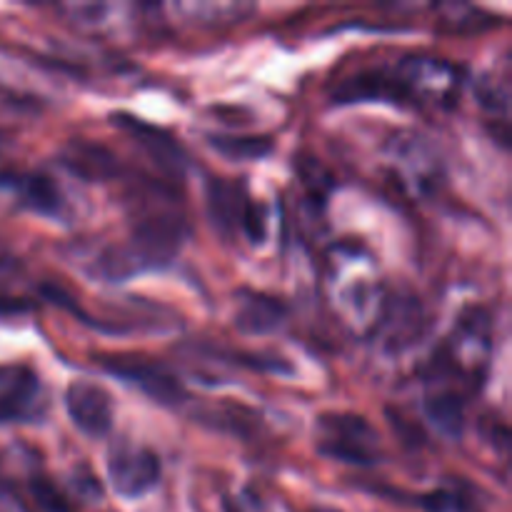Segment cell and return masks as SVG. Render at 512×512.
I'll list each match as a JSON object with an SVG mask.
<instances>
[{"instance_id": "12", "label": "cell", "mask_w": 512, "mask_h": 512, "mask_svg": "<svg viewBox=\"0 0 512 512\" xmlns=\"http://www.w3.org/2000/svg\"><path fill=\"white\" fill-rule=\"evenodd\" d=\"M285 320H288V308L278 298L255 293V290H245L233 323L238 333L260 338V335H270L283 328Z\"/></svg>"}, {"instance_id": "9", "label": "cell", "mask_w": 512, "mask_h": 512, "mask_svg": "<svg viewBox=\"0 0 512 512\" xmlns=\"http://www.w3.org/2000/svg\"><path fill=\"white\" fill-rule=\"evenodd\" d=\"M0 190L10 193L15 205L45 218H60L65 198L58 185L38 173H0Z\"/></svg>"}, {"instance_id": "20", "label": "cell", "mask_w": 512, "mask_h": 512, "mask_svg": "<svg viewBox=\"0 0 512 512\" xmlns=\"http://www.w3.org/2000/svg\"><path fill=\"white\" fill-rule=\"evenodd\" d=\"M35 303L28 298H20V295H13L5 283L0 280V315H20V313H28L33 310Z\"/></svg>"}, {"instance_id": "2", "label": "cell", "mask_w": 512, "mask_h": 512, "mask_svg": "<svg viewBox=\"0 0 512 512\" xmlns=\"http://www.w3.org/2000/svg\"><path fill=\"white\" fill-rule=\"evenodd\" d=\"M318 453L338 463L363 468H370L383 458L375 428L363 415L353 413H328L318 420Z\"/></svg>"}, {"instance_id": "1", "label": "cell", "mask_w": 512, "mask_h": 512, "mask_svg": "<svg viewBox=\"0 0 512 512\" xmlns=\"http://www.w3.org/2000/svg\"><path fill=\"white\" fill-rule=\"evenodd\" d=\"M188 240V225L175 213H155L140 220L128 240L110 245L98 255L95 273L110 283H123L140 273L173 263Z\"/></svg>"}, {"instance_id": "18", "label": "cell", "mask_w": 512, "mask_h": 512, "mask_svg": "<svg viewBox=\"0 0 512 512\" xmlns=\"http://www.w3.org/2000/svg\"><path fill=\"white\" fill-rule=\"evenodd\" d=\"M268 213H265V208L260 203H253L250 200L248 203V210H245L243 215V225H240V233L248 235L250 243H263L265 240V233H268Z\"/></svg>"}, {"instance_id": "11", "label": "cell", "mask_w": 512, "mask_h": 512, "mask_svg": "<svg viewBox=\"0 0 512 512\" xmlns=\"http://www.w3.org/2000/svg\"><path fill=\"white\" fill-rule=\"evenodd\" d=\"M248 193L245 185L228 178H210L205 183V208H208L210 223L220 235L230 238L243 225V215L248 210Z\"/></svg>"}, {"instance_id": "6", "label": "cell", "mask_w": 512, "mask_h": 512, "mask_svg": "<svg viewBox=\"0 0 512 512\" xmlns=\"http://www.w3.org/2000/svg\"><path fill=\"white\" fill-rule=\"evenodd\" d=\"M395 75L410 100L453 103L460 88V70L438 58H405Z\"/></svg>"}, {"instance_id": "13", "label": "cell", "mask_w": 512, "mask_h": 512, "mask_svg": "<svg viewBox=\"0 0 512 512\" xmlns=\"http://www.w3.org/2000/svg\"><path fill=\"white\" fill-rule=\"evenodd\" d=\"M60 163L88 183H103L120 173V163L113 150L100 143H88V140H70L63 148Z\"/></svg>"}, {"instance_id": "21", "label": "cell", "mask_w": 512, "mask_h": 512, "mask_svg": "<svg viewBox=\"0 0 512 512\" xmlns=\"http://www.w3.org/2000/svg\"><path fill=\"white\" fill-rule=\"evenodd\" d=\"M313 512H338V510H330V508H318V510H313Z\"/></svg>"}, {"instance_id": "19", "label": "cell", "mask_w": 512, "mask_h": 512, "mask_svg": "<svg viewBox=\"0 0 512 512\" xmlns=\"http://www.w3.org/2000/svg\"><path fill=\"white\" fill-rule=\"evenodd\" d=\"M70 485H73L75 495L83 500H100L103 498V485L100 480L90 473L85 465H78V468L70 473Z\"/></svg>"}, {"instance_id": "14", "label": "cell", "mask_w": 512, "mask_h": 512, "mask_svg": "<svg viewBox=\"0 0 512 512\" xmlns=\"http://www.w3.org/2000/svg\"><path fill=\"white\" fill-rule=\"evenodd\" d=\"M208 145L228 160H260L273 153V138L268 135H230L210 133Z\"/></svg>"}, {"instance_id": "4", "label": "cell", "mask_w": 512, "mask_h": 512, "mask_svg": "<svg viewBox=\"0 0 512 512\" xmlns=\"http://www.w3.org/2000/svg\"><path fill=\"white\" fill-rule=\"evenodd\" d=\"M45 390L28 365H0V425L40 423L45 418Z\"/></svg>"}, {"instance_id": "15", "label": "cell", "mask_w": 512, "mask_h": 512, "mask_svg": "<svg viewBox=\"0 0 512 512\" xmlns=\"http://www.w3.org/2000/svg\"><path fill=\"white\" fill-rule=\"evenodd\" d=\"M425 413L440 433L458 438L465 425V405L455 393H435L425 400Z\"/></svg>"}, {"instance_id": "3", "label": "cell", "mask_w": 512, "mask_h": 512, "mask_svg": "<svg viewBox=\"0 0 512 512\" xmlns=\"http://www.w3.org/2000/svg\"><path fill=\"white\" fill-rule=\"evenodd\" d=\"M98 365L105 373L133 385L165 408H180L183 403H188L183 383L163 363L140 358V355H100Z\"/></svg>"}, {"instance_id": "22", "label": "cell", "mask_w": 512, "mask_h": 512, "mask_svg": "<svg viewBox=\"0 0 512 512\" xmlns=\"http://www.w3.org/2000/svg\"><path fill=\"white\" fill-rule=\"evenodd\" d=\"M465 512H478V508H475V505H470V508L465 510Z\"/></svg>"}, {"instance_id": "16", "label": "cell", "mask_w": 512, "mask_h": 512, "mask_svg": "<svg viewBox=\"0 0 512 512\" xmlns=\"http://www.w3.org/2000/svg\"><path fill=\"white\" fill-rule=\"evenodd\" d=\"M180 13L193 20H205V23H238L245 15L255 10L250 3H185L178 5Z\"/></svg>"}, {"instance_id": "5", "label": "cell", "mask_w": 512, "mask_h": 512, "mask_svg": "<svg viewBox=\"0 0 512 512\" xmlns=\"http://www.w3.org/2000/svg\"><path fill=\"white\" fill-rule=\"evenodd\" d=\"M163 465L150 448L118 443L108 455V480L120 498H143L160 483Z\"/></svg>"}, {"instance_id": "7", "label": "cell", "mask_w": 512, "mask_h": 512, "mask_svg": "<svg viewBox=\"0 0 512 512\" xmlns=\"http://www.w3.org/2000/svg\"><path fill=\"white\" fill-rule=\"evenodd\" d=\"M110 120H113L123 133H128L130 138L135 140V145H138L163 173L180 178V175L190 168L188 153H185L183 145L178 143V138L170 135L168 130L145 123L143 118H135V115L130 113H115L110 115Z\"/></svg>"}, {"instance_id": "8", "label": "cell", "mask_w": 512, "mask_h": 512, "mask_svg": "<svg viewBox=\"0 0 512 512\" xmlns=\"http://www.w3.org/2000/svg\"><path fill=\"white\" fill-rule=\"evenodd\" d=\"M65 410L75 428L88 438H105L113 430V400L93 380H75L65 390Z\"/></svg>"}, {"instance_id": "17", "label": "cell", "mask_w": 512, "mask_h": 512, "mask_svg": "<svg viewBox=\"0 0 512 512\" xmlns=\"http://www.w3.org/2000/svg\"><path fill=\"white\" fill-rule=\"evenodd\" d=\"M30 493H33L35 503L45 512H75L70 500L60 493L58 485L53 480L43 478V475H33L30 478Z\"/></svg>"}, {"instance_id": "10", "label": "cell", "mask_w": 512, "mask_h": 512, "mask_svg": "<svg viewBox=\"0 0 512 512\" xmlns=\"http://www.w3.org/2000/svg\"><path fill=\"white\" fill-rule=\"evenodd\" d=\"M378 100H388V103H405V100H410L395 70H360V73H353L343 83H338V88L333 90L335 105L378 103Z\"/></svg>"}]
</instances>
